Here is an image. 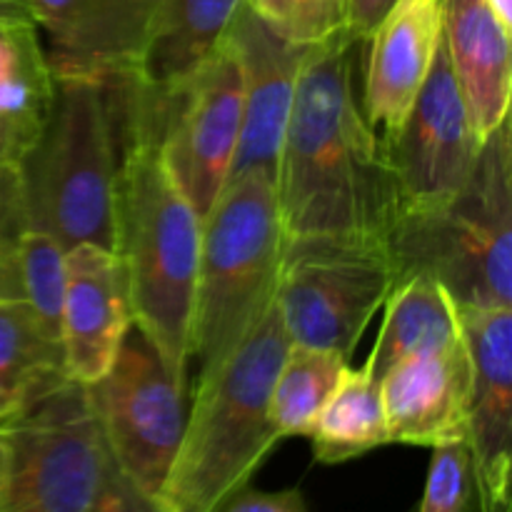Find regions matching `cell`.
<instances>
[{
  "label": "cell",
  "instance_id": "6da1fadb",
  "mask_svg": "<svg viewBox=\"0 0 512 512\" xmlns=\"http://www.w3.org/2000/svg\"><path fill=\"white\" fill-rule=\"evenodd\" d=\"M348 35L310 45L275 170L283 233L388 240L398 188L360 108Z\"/></svg>",
  "mask_w": 512,
  "mask_h": 512
},
{
  "label": "cell",
  "instance_id": "7a4b0ae2",
  "mask_svg": "<svg viewBox=\"0 0 512 512\" xmlns=\"http://www.w3.org/2000/svg\"><path fill=\"white\" fill-rule=\"evenodd\" d=\"M203 218L160 160L158 143H120L115 258L128 290L130 320L158 350L180 388H188V335Z\"/></svg>",
  "mask_w": 512,
  "mask_h": 512
},
{
  "label": "cell",
  "instance_id": "3957f363",
  "mask_svg": "<svg viewBox=\"0 0 512 512\" xmlns=\"http://www.w3.org/2000/svg\"><path fill=\"white\" fill-rule=\"evenodd\" d=\"M288 348L290 335L273 303L223 368L195 383L193 408L158 498L165 512H218L248 488L280 440L270 393Z\"/></svg>",
  "mask_w": 512,
  "mask_h": 512
},
{
  "label": "cell",
  "instance_id": "277c9868",
  "mask_svg": "<svg viewBox=\"0 0 512 512\" xmlns=\"http://www.w3.org/2000/svg\"><path fill=\"white\" fill-rule=\"evenodd\" d=\"M505 118L468 183L443 203L405 208L388 233L395 283L428 275L455 305L512 308V145Z\"/></svg>",
  "mask_w": 512,
  "mask_h": 512
},
{
  "label": "cell",
  "instance_id": "5b68a950",
  "mask_svg": "<svg viewBox=\"0 0 512 512\" xmlns=\"http://www.w3.org/2000/svg\"><path fill=\"white\" fill-rule=\"evenodd\" d=\"M20 173L30 230L63 250L93 243L115 253L120 123L110 80L55 75L53 110Z\"/></svg>",
  "mask_w": 512,
  "mask_h": 512
},
{
  "label": "cell",
  "instance_id": "8992f818",
  "mask_svg": "<svg viewBox=\"0 0 512 512\" xmlns=\"http://www.w3.org/2000/svg\"><path fill=\"white\" fill-rule=\"evenodd\" d=\"M283 245L275 180L263 170L230 178L200 233L188 335L198 383L223 368L275 303Z\"/></svg>",
  "mask_w": 512,
  "mask_h": 512
},
{
  "label": "cell",
  "instance_id": "52a82bcc",
  "mask_svg": "<svg viewBox=\"0 0 512 512\" xmlns=\"http://www.w3.org/2000/svg\"><path fill=\"white\" fill-rule=\"evenodd\" d=\"M393 285L385 240L285 235L275 303L290 343L350 358Z\"/></svg>",
  "mask_w": 512,
  "mask_h": 512
},
{
  "label": "cell",
  "instance_id": "ba28073f",
  "mask_svg": "<svg viewBox=\"0 0 512 512\" xmlns=\"http://www.w3.org/2000/svg\"><path fill=\"white\" fill-rule=\"evenodd\" d=\"M8 475L0 512H90L108 448L85 385L63 380L3 423Z\"/></svg>",
  "mask_w": 512,
  "mask_h": 512
},
{
  "label": "cell",
  "instance_id": "9c48e42d",
  "mask_svg": "<svg viewBox=\"0 0 512 512\" xmlns=\"http://www.w3.org/2000/svg\"><path fill=\"white\" fill-rule=\"evenodd\" d=\"M85 390L113 463L158 500L183 438L185 390L135 325L108 373Z\"/></svg>",
  "mask_w": 512,
  "mask_h": 512
},
{
  "label": "cell",
  "instance_id": "30bf717a",
  "mask_svg": "<svg viewBox=\"0 0 512 512\" xmlns=\"http://www.w3.org/2000/svg\"><path fill=\"white\" fill-rule=\"evenodd\" d=\"M243 125V73L225 38L173 95L158 135L165 170L200 218L228 180Z\"/></svg>",
  "mask_w": 512,
  "mask_h": 512
},
{
  "label": "cell",
  "instance_id": "8fae6325",
  "mask_svg": "<svg viewBox=\"0 0 512 512\" xmlns=\"http://www.w3.org/2000/svg\"><path fill=\"white\" fill-rule=\"evenodd\" d=\"M385 153L398 188V213L453 198L473 173L480 143L470 128L443 35L428 78Z\"/></svg>",
  "mask_w": 512,
  "mask_h": 512
},
{
  "label": "cell",
  "instance_id": "7c38bea8",
  "mask_svg": "<svg viewBox=\"0 0 512 512\" xmlns=\"http://www.w3.org/2000/svg\"><path fill=\"white\" fill-rule=\"evenodd\" d=\"M240 0H158L128 80H113L120 140H158L173 95L223 38Z\"/></svg>",
  "mask_w": 512,
  "mask_h": 512
},
{
  "label": "cell",
  "instance_id": "4fadbf2b",
  "mask_svg": "<svg viewBox=\"0 0 512 512\" xmlns=\"http://www.w3.org/2000/svg\"><path fill=\"white\" fill-rule=\"evenodd\" d=\"M455 320L473 365L465 445L475 503L478 512H512V308L455 305Z\"/></svg>",
  "mask_w": 512,
  "mask_h": 512
},
{
  "label": "cell",
  "instance_id": "5bb4252c",
  "mask_svg": "<svg viewBox=\"0 0 512 512\" xmlns=\"http://www.w3.org/2000/svg\"><path fill=\"white\" fill-rule=\"evenodd\" d=\"M223 38L238 55L243 73V125L228 180L250 170H263L275 180L300 65L308 48L278 38L255 18L245 0H240Z\"/></svg>",
  "mask_w": 512,
  "mask_h": 512
},
{
  "label": "cell",
  "instance_id": "9a60e30c",
  "mask_svg": "<svg viewBox=\"0 0 512 512\" xmlns=\"http://www.w3.org/2000/svg\"><path fill=\"white\" fill-rule=\"evenodd\" d=\"M158 0H28L55 75L128 80Z\"/></svg>",
  "mask_w": 512,
  "mask_h": 512
},
{
  "label": "cell",
  "instance_id": "2e32d148",
  "mask_svg": "<svg viewBox=\"0 0 512 512\" xmlns=\"http://www.w3.org/2000/svg\"><path fill=\"white\" fill-rule=\"evenodd\" d=\"M390 443L438 448L468 435L473 365L463 338L400 360L380 380Z\"/></svg>",
  "mask_w": 512,
  "mask_h": 512
},
{
  "label": "cell",
  "instance_id": "e0dca14e",
  "mask_svg": "<svg viewBox=\"0 0 512 512\" xmlns=\"http://www.w3.org/2000/svg\"><path fill=\"white\" fill-rule=\"evenodd\" d=\"M130 325L128 290L115 253L93 243L65 250L60 313L65 375L80 385L98 383L115 363Z\"/></svg>",
  "mask_w": 512,
  "mask_h": 512
},
{
  "label": "cell",
  "instance_id": "ac0fdd59",
  "mask_svg": "<svg viewBox=\"0 0 512 512\" xmlns=\"http://www.w3.org/2000/svg\"><path fill=\"white\" fill-rule=\"evenodd\" d=\"M443 35V0H398L370 35L360 108L380 143L403 128Z\"/></svg>",
  "mask_w": 512,
  "mask_h": 512
},
{
  "label": "cell",
  "instance_id": "d6986e66",
  "mask_svg": "<svg viewBox=\"0 0 512 512\" xmlns=\"http://www.w3.org/2000/svg\"><path fill=\"white\" fill-rule=\"evenodd\" d=\"M443 40L480 145L510 118V30L485 0H443Z\"/></svg>",
  "mask_w": 512,
  "mask_h": 512
},
{
  "label": "cell",
  "instance_id": "ffe728a7",
  "mask_svg": "<svg viewBox=\"0 0 512 512\" xmlns=\"http://www.w3.org/2000/svg\"><path fill=\"white\" fill-rule=\"evenodd\" d=\"M55 73L33 20H0V163L20 165L50 118Z\"/></svg>",
  "mask_w": 512,
  "mask_h": 512
},
{
  "label": "cell",
  "instance_id": "44dd1931",
  "mask_svg": "<svg viewBox=\"0 0 512 512\" xmlns=\"http://www.w3.org/2000/svg\"><path fill=\"white\" fill-rule=\"evenodd\" d=\"M383 305L385 318L378 340L363 363L378 383L400 360L460 340L453 300L428 275H413L395 283Z\"/></svg>",
  "mask_w": 512,
  "mask_h": 512
},
{
  "label": "cell",
  "instance_id": "7402d4cb",
  "mask_svg": "<svg viewBox=\"0 0 512 512\" xmlns=\"http://www.w3.org/2000/svg\"><path fill=\"white\" fill-rule=\"evenodd\" d=\"M308 438L313 440L315 460L323 465L348 463L390 443L380 383L365 365H345L333 393L315 415Z\"/></svg>",
  "mask_w": 512,
  "mask_h": 512
},
{
  "label": "cell",
  "instance_id": "603a6c76",
  "mask_svg": "<svg viewBox=\"0 0 512 512\" xmlns=\"http://www.w3.org/2000/svg\"><path fill=\"white\" fill-rule=\"evenodd\" d=\"M68 380L63 345L28 300L0 295V385L23 400Z\"/></svg>",
  "mask_w": 512,
  "mask_h": 512
},
{
  "label": "cell",
  "instance_id": "cb8c5ba5",
  "mask_svg": "<svg viewBox=\"0 0 512 512\" xmlns=\"http://www.w3.org/2000/svg\"><path fill=\"white\" fill-rule=\"evenodd\" d=\"M348 358L333 350L290 343L270 393V418L280 440L308 435Z\"/></svg>",
  "mask_w": 512,
  "mask_h": 512
},
{
  "label": "cell",
  "instance_id": "d4e9b609",
  "mask_svg": "<svg viewBox=\"0 0 512 512\" xmlns=\"http://www.w3.org/2000/svg\"><path fill=\"white\" fill-rule=\"evenodd\" d=\"M20 293L40 323L60 340V313L65 295V250L40 230H28L15 253Z\"/></svg>",
  "mask_w": 512,
  "mask_h": 512
},
{
  "label": "cell",
  "instance_id": "484cf974",
  "mask_svg": "<svg viewBox=\"0 0 512 512\" xmlns=\"http://www.w3.org/2000/svg\"><path fill=\"white\" fill-rule=\"evenodd\" d=\"M245 5L278 38L303 48L348 35L350 0H245Z\"/></svg>",
  "mask_w": 512,
  "mask_h": 512
},
{
  "label": "cell",
  "instance_id": "4316f807",
  "mask_svg": "<svg viewBox=\"0 0 512 512\" xmlns=\"http://www.w3.org/2000/svg\"><path fill=\"white\" fill-rule=\"evenodd\" d=\"M475 483L465 440L433 448L420 512H475Z\"/></svg>",
  "mask_w": 512,
  "mask_h": 512
},
{
  "label": "cell",
  "instance_id": "83f0119b",
  "mask_svg": "<svg viewBox=\"0 0 512 512\" xmlns=\"http://www.w3.org/2000/svg\"><path fill=\"white\" fill-rule=\"evenodd\" d=\"M30 230L20 165L0 163V265L15 260L23 235Z\"/></svg>",
  "mask_w": 512,
  "mask_h": 512
},
{
  "label": "cell",
  "instance_id": "f1b7e54d",
  "mask_svg": "<svg viewBox=\"0 0 512 512\" xmlns=\"http://www.w3.org/2000/svg\"><path fill=\"white\" fill-rule=\"evenodd\" d=\"M90 512H165L163 505L148 493L138 488L118 465L113 463L108 453V465H105L103 483H100L98 495Z\"/></svg>",
  "mask_w": 512,
  "mask_h": 512
},
{
  "label": "cell",
  "instance_id": "f546056e",
  "mask_svg": "<svg viewBox=\"0 0 512 512\" xmlns=\"http://www.w3.org/2000/svg\"><path fill=\"white\" fill-rule=\"evenodd\" d=\"M218 512H310L303 493L298 488L260 493V490H240Z\"/></svg>",
  "mask_w": 512,
  "mask_h": 512
},
{
  "label": "cell",
  "instance_id": "4dcf8cb0",
  "mask_svg": "<svg viewBox=\"0 0 512 512\" xmlns=\"http://www.w3.org/2000/svg\"><path fill=\"white\" fill-rule=\"evenodd\" d=\"M398 0H350L348 35L353 43H363L375 33L385 15Z\"/></svg>",
  "mask_w": 512,
  "mask_h": 512
},
{
  "label": "cell",
  "instance_id": "1f68e13d",
  "mask_svg": "<svg viewBox=\"0 0 512 512\" xmlns=\"http://www.w3.org/2000/svg\"><path fill=\"white\" fill-rule=\"evenodd\" d=\"M0 295H8V298H23V293H20L18 270H15V260L8 265H0Z\"/></svg>",
  "mask_w": 512,
  "mask_h": 512
},
{
  "label": "cell",
  "instance_id": "d6a6232c",
  "mask_svg": "<svg viewBox=\"0 0 512 512\" xmlns=\"http://www.w3.org/2000/svg\"><path fill=\"white\" fill-rule=\"evenodd\" d=\"M0 20H33L28 0H0Z\"/></svg>",
  "mask_w": 512,
  "mask_h": 512
},
{
  "label": "cell",
  "instance_id": "836d02e7",
  "mask_svg": "<svg viewBox=\"0 0 512 512\" xmlns=\"http://www.w3.org/2000/svg\"><path fill=\"white\" fill-rule=\"evenodd\" d=\"M485 3L490 5V10L500 20V25L512 33V0H485Z\"/></svg>",
  "mask_w": 512,
  "mask_h": 512
},
{
  "label": "cell",
  "instance_id": "e575fe53",
  "mask_svg": "<svg viewBox=\"0 0 512 512\" xmlns=\"http://www.w3.org/2000/svg\"><path fill=\"white\" fill-rule=\"evenodd\" d=\"M18 408H20V400L15 398L10 390H5L3 385H0V425H3L8 418H13Z\"/></svg>",
  "mask_w": 512,
  "mask_h": 512
},
{
  "label": "cell",
  "instance_id": "d590c367",
  "mask_svg": "<svg viewBox=\"0 0 512 512\" xmlns=\"http://www.w3.org/2000/svg\"><path fill=\"white\" fill-rule=\"evenodd\" d=\"M5 475H8V438H5V428L0 425V503H3Z\"/></svg>",
  "mask_w": 512,
  "mask_h": 512
}]
</instances>
